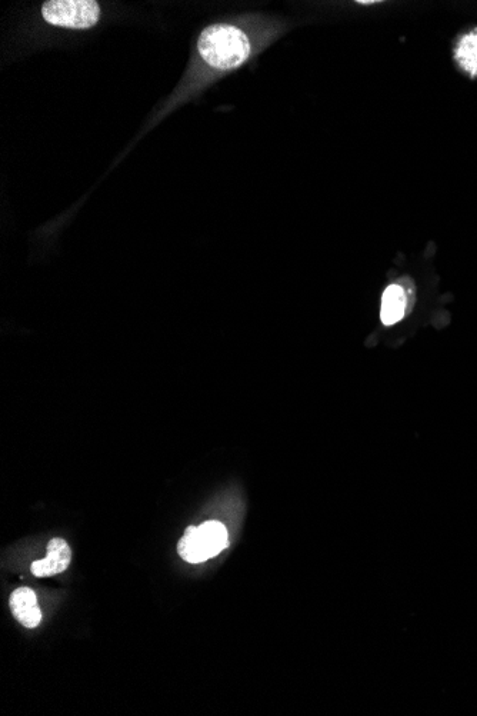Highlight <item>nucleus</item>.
<instances>
[{"label": "nucleus", "instance_id": "1", "mask_svg": "<svg viewBox=\"0 0 477 716\" xmlns=\"http://www.w3.org/2000/svg\"><path fill=\"white\" fill-rule=\"evenodd\" d=\"M198 52L213 71L232 72L249 61L253 45L248 33L239 26L218 23L200 33Z\"/></svg>", "mask_w": 477, "mask_h": 716}, {"label": "nucleus", "instance_id": "2", "mask_svg": "<svg viewBox=\"0 0 477 716\" xmlns=\"http://www.w3.org/2000/svg\"><path fill=\"white\" fill-rule=\"evenodd\" d=\"M42 16L56 28L86 31L98 25L102 8L95 0H49L42 5Z\"/></svg>", "mask_w": 477, "mask_h": 716}, {"label": "nucleus", "instance_id": "3", "mask_svg": "<svg viewBox=\"0 0 477 716\" xmlns=\"http://www.w3.org/2000/svg\"><path fill=\"white\" fill-rule=\"evenodd\" d=\"M70 561H72L70 546L63 539L55 538L49 542L48 556L42 561L33 562L30 569H32V574L38 578H48V576L65 572Z\"/></svg>", "mask_w": 477, "mask_h": 716}, {"label": "nucleus", "instance_id": "4", "mask_svg": "<svg viewBox=\"0 0 477 716\" xmlns=\"http://www.w3.org/2000/svg\"><path fill=\"white\" fill-rule=\"evenodd\" d=\"M10 609L16 621L25 628H36L42 621V611L38 605V598L30 588H18L10 595Z\"/></svg>", "mask_w": 477, "mask_h": 716}, {"label": "nucleus", "instance_id": "5", "mask_svg": "<svg viewBox=\"0 0 477 716\" xmlns=\"http://www.w3.org/2000/svg\"><path fill=\"white\" fill-rule=\"evenodd\" d=\"M408 309V293L403 286L398 283L386 288L382 296V309H380V319L386 326L395 325L402 321Z\"/></svg>", "mask_w": 477, "mask_h": 716}, {"label": "nucleus", "instance_id": "6", "mask_svg": "<svg viewBox=\"0 0 477 716\" xmlns=\"http://www.w3.org/2000/svg\"><path fill=\"white\" fill-rule=\"evenodd\" d=\"M198 531L209 558L219 555L223 549L228 548V531H226L225 525L220 524V522H205V524L199 526Z\"/></svg>", "mask_w": 477, "mask_h": 716}, {"label": "nucleus", "instance_id": "7", "mask_svg": "<svg viewBox=\"0 0 477 716\" xmlns=\"http://www.w3.org/2000/svg\"><path fill=\"white\" fill-rule=\"evenodd\" d=\"M178 552L180 558L185 559L189 564H202L209 559L205 545L200 539L198 528L195 526H189L186 529L185 535L179 541Z\"/></svg>", "mask_w": 477, "mask_h": 716}, {"label": "nucleus", "instance_id": "8", "mask_svg": "<svg viewBox=\"0 0 477 716\" xmlns=\"http://www.w3.org/2000/svg\"><path fill=\"white\" fill-rule=\"evenodd\" d=\"M456 62L472 78H477V29L460 39L455 51Z\"/></svg>", "mask_w": 477, "mask_h": 716}]
</instances>
